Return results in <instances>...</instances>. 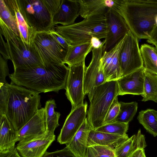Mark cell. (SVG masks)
Masks as SVG:
<instances>
[{
  "label": "cell",
  "instance_id": "20",
  "mask_svg": "<svg viewBox=\"0 0 157 157\" xmlns=\"http://www.w3.org/2000/svg\"><path fill=\"white\" fill-rule=\"evenodd\" d=\"M15 17L20 37L22 41L30 46L36 31L27 24L21 13L17 0H4Z\"/></svg>",
  "mask_w": 157,
  "mask_h": 157
},
{
  "label": "cell",
  "instance_id": "12",
  "mask_svg": "<svg viewBox=\"0 0 157 157\" xmlns=\"http://www.w3.org/2000/svg\"><path fill=\"white\" fill-rule=\"evenodd\" d=\"M108 32L104 40V52L114 48L130 31L122 16L115 10L110 9L105 15Z\"/></svg>",
  "mask_w": 157,
  "mask_h": 157
},
{
  "label": "cell",
  "instance_id": "35",
  "mask_svg": "<svg viewBox=\"0 0 157 157\" xmlns=\"http://www.w3.org/2000/svg\"><path fill=\"white\" fill-rule=\"evenodd\" d=\"M8 60L0 56V86H3L7 82L6 77L10 75L7 64Z\"/></svg>",
  "mask_w": 157,
  "mask_h": 157
},
{
  "label": "cell",
  "instance_id": "21",
  "mask_svg": "<svg viewBox=\"0 0 157 157\" xmlns=\"http://www.w3.org/2000/svg\"><path fill=\"white\" fill-rule=\"evenodd\" d=\"M92 129L86 118L71 140L66 144L76 157H86L88 136Z\"/></svg>",
  "mask_w": 157,
  "mask_h": 157
},
{
  "label": "cell",
  "instance_id": "25",
  "mask_svg": "<svg viewBox=\"0 0 157 157\" xmlns=\"http://www.w3.org/2000/svg\"><path fill=\"white\" fill-rule=\"evenodd\" d=\"M92 49L90 42L70 46L67 49L64 63L70 66L85 61L86 56L92 51Z\"/></svg>",
  "mask_w": 157,
  "mask_h": 157
},
{
  "label": "cell",
  "instance_id": "10",
  "mask_svg": "<svg viewBox=\"0 0 157 157\" xmlns=\"http://www.w3.org/2000/svg\"><path fill=\"white\" fill-rule=\"evenodd\" d=\"M68 67L69 71L65 89V94L71 103V109H73L84 103L83 80L86 67L85 61Z\"/></svg>",
  "mask_w": 157,
  "mask_h": 157
},
{
  "label": "cell",
  "instance_id": "43",
  "mask_svg": "<svg viewBox=\"0 0 157 157\" xmlns=\"http://www.w3.org/2000/svg\"><path fill=\"white\" fill-rule=\"evenodd\" d=\"M155 25H156V26H157V17H156V18L155 19Z\"/></svg>",
  "mask_w": 157,
  "mask_h": 157
},
{
  "label": "cell",
  "instance_id": "11",
  "mask_svg": "<svg viewBox=\"0 0 157 157\" xmlns=\"http://www.w3.org/2000/svg\"><path fill=\"white\" fill-rule=\"evenodd\" d=\"M104 44L98 48H93L92 57L84 74L83 90L85 95L94 87L106 82L102 64V56Z\"/></svg>",
  "mask_w": 157,
  "mask_h": 157
},
{
  "label": "cell",
  "instance_id": "29",
  "mask_svg": "<svg viewBox=\"0 0 157 157\" xmlns=\"http://www.w3.org/2000/svg\"><path fill=\"white\" fill-rule=\"evenodd\" d=\"M56 104L54 99H50L46 101L44 106L46 120L48 133L54 134L55 129L59 124V121L60 113L55 111Z\"/></svg>",
  "mask_w": 157,
  "mask_h": 157
},
{
  "label": "cell",
  "instance_id": "7",
  "mask_svg": "<svg viewBox=\"0 0 157 157\" xmlns=\"http://www.w3.org/2000/svg\"><path fill=\"white\" fill-rule=\"evenodd\" d=\"M30 46L43 65L64 63L67 50L58 42L48 30L36 32Z\"/></svg>",
  "mask_w": 157,
  "mask_h": 157
},
{
  "label": "cell",
  "instance_id": "26",
  "mask_svg": "<svg viewBox=\"0 0 157 157\" xmlns=\"http://www.w3.org/2000/svg\"><path fill=\"white\" fill-rule=\"evenodd\" d=\"M144 94L143 101H152L157 102V74L145 69L144 71Z\"/></svg>",
  "mask_w": 157,
  "mask_h": 157
},
{
  "label": "cell",
  "instance_id": "34",
  "mask_svg": "<svg viewBox=\"0 0 157 157\" xmlns=\"http://www.w3.org/2000/svg\"><path fill=\"white\" fill-rule=\"evenodd\" d=\"M120 109V104L117 97L114 99L108 110L104 124L113 122L119 114Z\"/></svg>",
  "mask_w": 157,
  "mask_h": 157
},
{
  "label": "cell",
  "instance_id": "36",
  "mask_svg": "<svg viewBox=\"0 0 157 157\" xmlns=\"http://www.w3.org/2000/svg\"><path fill=\"white\" fill-rule=\"evenodd\" d=\"M42 157H76L67 147L52 152H46Z\"/></svg>",
  "mask_w": 157,
  "mask_h": 157
},
{
  "label": "cell",
  "instance_id": "1",
  "mask_svg": "<svg viewBox=\"0 0 157 157\" xmlns=\"http://www.w3.org/2000/svg\"><path fill=\"white\" fill-rule=\"evenodd\" d=\"M39 93L11 82L0 86V116L5 114L17 131L40 107Z\"/></svg>",
  "mask_w": 157,
  "mask_h": 157
},
{
  "label": "cell",
  "instance_id": "14",
  "mask_svg": "<svg viewBox=\"0 0 157 157\" xmlns=\"http://www.w3.org/2000/svg\"><path fill=\"white\" fill-rule=\"evenodd\" d=\"M48 133L44 108H41L17 132V140L25 142L43 136Z\"/></svg>",
  "mask_w": 157,
  "mask_h": 157
},
{
  "label": "cell",
  "instance_id": "37",
  "mask_svg": "<svg viewBox=\"0 0 157 157\" xmlns=\"http://www.w3.org/2000/svg\"><path fill=\"white\" fill-rule=\"evenodd\" d=\"M62 0H43L46 7L52 16L59 9Z\"/></svg>",
  "mask_w": 157,
  "mask_h": 157
},
{
  "label": "cell",
  "instance_id": "33",
  "mask_svg": "<svg viewBox=\"0 0 157 157\" xmlns=\"http://www.w3.org/2000/svg\"><path fill=\"white\" fill-rule=\"evenodd\" d=\"M86 157H115L114 150L106 146L95 145L88 147Z\"/></svg>",
  "mask_w": 157,
  "mask_h": 157
},
{
  "label": "cell",
  "instance_id": "16",
  "mask_svg": "<svg viewBox=\"0 0 157 157\" xmlns=\"http://www.w3.org/2000/svg\"><path fill=\"white\" fill-rule=\"evenodd\" d=\"M126 36L111 50L107 52H103L102 61L106 82L117 80L122 76L119 56Z\"/></svg>",
  "mask_w": 157,
  "mask_h": 157
},
{
  "label": "cell",
  "instance_id": "13",
  "mask_svg": "<svg viewBox=\"0 0 157 157\" xmlns=\"http://www.w3.org/2000/svg\"><path fill=\"white\" fill-rule=\"evenodd\" d=\"M87 103L71 109L58 137L60 144H66L71 140L84 122L87 114Z\"/></svg>",
  "mask_w": 157,
  "mask_h": 157
},
{
  "label": "cell",
  "instance_id": "2",
  "mask_svg": "<svg viewBox=\"0 0 157 157\" xmlns=\"http://www.w3.org/2000/svg\"><path fill=\"white\" fill-rule=\"evenodd\" d=\"M14 70L9 76L11 83L45 93L65 89L69 68L62 63Z\"/></svg>",
  "mask_w": 157,
  "mask_h": 157
},
{
  "label": "cell",
  "instance_id": "15",
  "mask_svg": "<svg viewBox=\"0 0 157 157\" xmlns=\"http://www.w3.org/2000/svg\"><path fill=\"white\" fill-rule=\"evenodd\" d=\"M55 138V134L48 133L36 139L25 142H19L16 147L22 157H42Z\"/></svg>",
  "mask_w": 157,
  "mask_h": 157
},
{
  "label": "cell",
  "instance_id": "30",
  "mask_svg": "<svg viewBox=\"0 0 157 157\" xmlns=\"http://www.w3.org/2000/svg\"><path fill=\"white\" fill-rule=\"evenodd\" d=\"M120 111L113 122L129 123L133 119L138 109V103L136 101L130 102H120Z\"/></svg>",
  "mask_w": 157,
  "mask_h": 157
},
{
  "label": "cell",
  "instance_id": "4",
  "mask_svg": "<svg viewBox=\"0 0 157 157\" xmlns=\"http://www.w3.org/2000/svg\"><path fill=\"white\" fill-rule=\"evenodd\" d=\"M0 52L5 59L10 60L14 69L29 68L43 65L31 50L0 19Z\"/></svg>",
  "mask_w": 157,
  "mask_h": 157
},
{
  "label": "cell",
  "instance_id": "40",
  "mask_svg": "<svg viewBox=\"0 0 157 157\" xmlns=\"http://www.w3.org/2000/svg\"><path fill=\"white\" fill-rule=\"evenodd\" d=\"M148 43L154 45H157V26L155 25L152 31L151 37L147 40Z\"/></svg>",
  "mask_w": 157,
  "mask_h": 157
},
{
  "label": "cell",
  "instance_id": "18",
  "mask_svg": "<svg viewBox=\"0 0 157 157\" xmlns=\"http://www.w3.org/2000/svg\"><path fill=\"white\" fill-rule=\"evenodd\" d=\"M80 15L85 18L95 16L105 15L109 10H114L120 0H80Z\"/></svg>",
  "mask_w": 157,
  "mask_h": 157
},
{
  "label": "cell",
  "instance_id": "39",
  "mask_svg": "<svg viewBox=\"0 0 157 157\" xmlns=\"http://www.w3.org/2000/svg\"><path fill=\"white\" fill-rule=\"evenodd\" d=\"M0 157H22L16 147L13 149L5 152H0Z\"/></svg>",
  "mask_w": 157,
  "mask_h": 157
},
{
  "label": "cell",
  "instance_id": "38",
  "mask_svg": "<svg viewBox=\"0 0 157 157\" xmlns=\"http://www.w3.org/2000/svg\"><path fill=\"white\" fill-rule=\"evenodd\" d=\"M58 42L65 49L67 50L70 46L65 40L55 31L54 27L48 30Z\"/></svg>",
  "mask_w": 157,
  "mask_h": 157
},
{
  "label": "cell",
  "instance_id": "5",
  "mask_svg": "<svg viewBox=\"0 0 157 157\" xmlns=\"http://www.w3.org/2000/svg\"><path fill=\"white\" fill-rule=\"evenodd\" d=\"M54 28L70 46L90 42L94 37L100 39L105 38L108 32L106 19L103 15L85 18L69 25H56Z\"/></svg>",
  "mask_w": 157,
  "mask_h": 157
},
{
  "label": "cell",
  "instance_id": "27",
  "mask_svg": "<svg viewBox=\"0 0 157 157\" xmlns=\"http://www.w3.org/2000/svg\"><path fill=\"white\" fill-rule=\"evenodd\" d=\"M140 51L145 69L157 74V50L152 45L146 44L141 45Z\"/></svg>",
  "mask_w": 157,
  "mask_h": 157
},
{
  "label": "cell",
  "instance_id": "3",
  "mask_svg": "<svg viewBox=\"0 0 157 157\" xmlns=\"http://www.w3.org/2000/svg\"><path fill=\"white\" fill-rule=\"evenodd\" d=\"M116 11L138 39L150 38L157 17V0H120Z\"/></svg>",
  "mask_w": 157,
  "mask_h": 157
},
{
  "label": "cell",
  "instance_id": "19",
  "mask_svg": "<svg viewBox=\"0 0 157 157\" xmlns=\"http://www.w3.org/2000/svg\"><path fill=\"white\" fill-rule=\"evenodd\" d=\"M80 6L78 0H62L60 6L52 17L54 26L58 24L67 26L74 23L80 15Z\"/></svg>",
  "mask_w": 157,
  "mask_h": 157
},
{
  "label": "cell",
  "instance_id": "8",
  "mask_svg": "<svg viewBox=\"0 0 157 157\" xmlns=\"http://www.w3.org/2000/svg\"><path fill=\"white\" fill-rule=\"evenodd\" d=\"M21 12L28 25L36 32L48 31L54 26L52 15L43 0H17Z\"/></svg>",
  "mask_w": 157,
  "mask_h": 157
},
{
  "label": "cell",
  "instance_id": "22",
  "mask_svg": "<svg viewBox=\"0 0 157 157\" xmlns=\"http://www.w3.org/2000/svg\"><path fill=\"white\" fill-rule=\"evenodd\" d=\"M128 135L120 136L96 131L92 129L88 139V147L95 145L108 147L113 150L129 139Z\"/></svg>",
  "mask_w": 157,
  "mask_h": 157
},
{
  "label": "cell",
  "instance_id": "31",
  "mask_svg": "<svg viewBox=\"0 0 157 157\" xmlns=\"http://www.w3.org/2000/svg\"><path fill=\"white\" fill-rule=\"evenodd\" d=\"M0 19L17 36L20 37L17 23L14 16L4 0H0Z\"/></svg>",
  "mask_w": 157,
  "mask_h": 157
},
{
  "label": "cell",
  "instance_id": "24",
  "mask_svg": "<svg viewBox=\"0 0 157 157\" xmlns=\"http://www.w3.org/2000/svg\"><path fill=\"white\" fill-rule=\"evenodd\" d=\"M147 146L144 136L140 129L137 133L117 147L114 150L115 157H128L139 148Z\"/></svg>",
  "mask_w": 157,
  "mask_h": 157
},
{
  "label": "cell",
  "instance_id": "42",
  "mask_svg": "<svg viewBox=\"0 0 157 157\" xmlns=\"http://www.w3.org/2000/svg\"><path fill=\"white\" fill-rule=\"evenodd\" d=\"M144 148H139L135 151L128 157H143L144 152Z\"/></svg>",
  "mask_w": 157,
  "mask_h": 157
},
{
  "label": "cell",
  "instance_id": "28",
  "mask_svg": "<svg viewBox=\"0 0 157 157\" xmlns=\"http://www.w3.org/2000/svg\"><path fill=\"white\" fill-rule=\"evenodd\" d=\"M137 119L147 131L154 136H157V111L151 109L139 112Z\"/></svg>",
  "mask_w": 157,
  "mask_h": 157
},
{
  "label": "cell",
  "instance_id": "41",
  "mask_svg": "<svg viewBox=\"0 0 157 157\" xmlns=\"http://www.w3.org/2000/svg\"><path fill=\"white\" fill-rule=\"evenodd\" d=\"M90 42L93 48H98L102 45L104 44V40L101 42L100 39L96 37H93L91 39Z\"/></svg>",
  "mask_w": 157,
  "mask_h": 157
},
{
  "label": "cell",
  "instance_id": "6",
  "mask_svg": "<svg viewBox=\"0 0 157 157\" xmlns=\"http://www.w3.org/2000/svg\"><path fill=\"white\" fill-rule=\"evenodd\" d=\"M119 93L117 81L114 80L106 82L87 94L90 103L86 118L92 130H95L105 124L108 110Z\"/></svg>",
  "mask_w": 157,
  "mask_h": 157
},
{
  "label": "cell",
  "instance_id": "23",
  "mask_svg": "<svg viewBox=\"0 0 157 157\" xmlns=\"http://www.w3.org/2000/svg\"><path fill=\"white\" fill-rule=\"evenodd\" d=\"M17 140L16 131L6 116H0V152L14 149Z\"/></svg>",
  "mask_w": 157,
  "mask_h": 157
},
{
  "label": "cell",
  "instance_id": "32",
  "mask_svg": "<svg viewBox=\"0 0 157 157\" xmlns=\"http://www.w3.org/2000/svg\"><path fill=\"white\" fill-rule=\"evenodd\" d=\"M129 123L114 122L106 124L95 130L120 136H125L128 128Z\"/></svg>",
  "mask_w": 157,
  "mask_h": 157
},
{
  "label": "cell",
  "instance_id": "45",
  "mask_svg": "<svg viewBox=\"0 0 157 157\" xmlns=\"http://www.w3.org/2000/svg\"><path fill=\"white\" fill-rule=\"evenodd\" d=\"M155 48H156L157 50V45H155Z\"/></svg>",
  "mask_w": 157,
  "mask_h": 157
},
{
  "label": "cell",
  "instance_id": "9",
  "mask_svg": "<svg viewBox=\"0 0 157 157\" xmlns=\"http://www.w3.org/2000/svg\"><path fill=\"white\" fill-rule=\"evenodd\" d=\"M119 62L122 76L143 67L138 39L130 31L120 51Z\"/></svg>",
  "mask_w": 157,
  "mask_h": 157
},
{
  "label": "cell",
  "instance_id": "44",
  "mask_svg": "<svg viewBox=\"0 0 157 157\" xmlns=\"http://www.w3.org/2000/svg\"><path fill=\"white\" fill-rule=\"evenodd\" d=\"M143 157H146L145 154V151L143 153Z\"/></svg>",
  "mask_w": 157,
  "mask_h": 157
},
{
  "label": "cell",
  "instance_id": "17",
  "mask_svg": "<svg viewBox=\"0 0 157 157\" xmlns=\"http://www.w3.org/2000/svg\"><path fill=\"white\" fill-rule=\"evenodd\" d=\"M144 70L143 67L117 80L119 95L130 94L142 96L144 94Z\"/></svg>",
  "mask_w": 157,
  "mask_h": 157
}]
</instances>
